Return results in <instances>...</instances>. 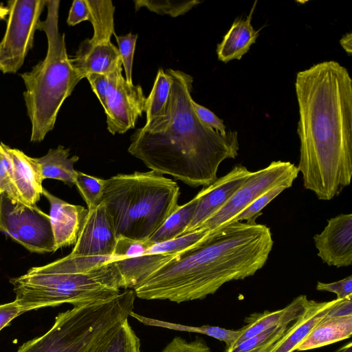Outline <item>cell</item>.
I'll return each mask as SVG.
<instances>
[{"instance_id": "6da1fadb", "label": "cell", "mask_w": 352, "mask_h": 352, "mask_svg": "<svg viewBox=\"0 0 352 352\" xmlns=\"http://www.w3.org/2000/svg\"><path fill=\"white\" fill-rule=\"evenodd\" d=\"M299 109L297 166L305 189L329 201L352 176V80L334 60L299 72L295 82Z\"/></svg>"}, {"instance_id": "7a4b0ae2", "label": "cell", "mask_w": 352, "mask_h": 352, "mask_svg": "<svg viewBox=\"0 0 352 352\" xmlns=\"http://www.w3.org/2000/svg\"><path fill=\"white\" fill-rule=\"evenodd\" d=\"M171 78L164 113L137 129L129 153L160 175H168L192 187L215 182L221 163L238 155L236 131L222 134L198 118L192 104V77L168 69Z\"/></svg>"}, {"instance_id": "3957f363", "label": "cell", "mask_w": 352, "mask_h": 352, "mask_svg": "<svg viewBox=\"0 0 352 352\" xmlns=\"http://www.w3.org/2000/svg\"><path fill=\"white\" fill-rule=\"evenodd\" d=\"M265 225L236 221L210 232L201 244L155 272L133 290L144 300L177 303L205 298L232 280L252 276L273 246Z\"/></svg>"}, {"instance_id": "277c9868", "label": "cell", "mask_w": 352, "mask_h": 352, "mask_svg": "<svg viewBox=\"0 0 352 352\" xmlns=\"http://www.w3.org/2000/svg\"><path fill=\"white\" fill-rule=\"evenodd\" d=\"M177 184L153 170L104 179L101 198L116 235L147 241L177 208Z\"/></svg>"}, {"instance_id": "5b68a950", "label": "cell", "mask_w": 352, "mask_h": 352, "mask_svg": "<svg viewBox=\"0 0 352 352\" xmlns=\"http://www.w3.org/2000/svg\"><path fill=\"white\" fill-rule=\"evenodd\" d=\"M60 1H47V16L38 30L47 40L44 59L21 76L25 86L23 98L32 125L30 141L41 142L54 126L59 110L82 78L69 58L65 34L58 29Z\"/></svg>"}, {"instance_id": "8992f818", "label": "cell", "mask_w": 352, "mask_h": 352, "mask_svg": "<svg viewBox=\"0 0 352 352\" xmlns=\"http://www.w3.org/2000/svg\"><path fill=\"white\" fill-rule=\"evenodd\" d=\"M15 301L28 311L69 303L74 307L102 302L121 293L113 261L85 272L33 267L11 278Z\"/></svg>"}, {"instance_id": "52a82bcc", "label": "cell", "mask_w": 352, "mask_h": 352, "mask_svg": "<svg viewBox=\"0 0 352 352\" xmlns=\"http://www.w3.org/2000/svg\"><path fill=\"white\" fill-rule=\"evenodd\" d=\"M135 297L134 290L127 289L109 300L60 313L47 333L24 343L16 352H85L106 332L128 320Z\"/></svg>"}, {"instance_id": "ba28073f", "label": "cell", "mask_w": 352, "mask_h": 352, "mask_svg": "<svg viewBox=\"0 0 352 352\" xmlns=\"http://www.w3.org/2000/svg\"><path fill=\"white\" fill-rule=\"evenodd\" d=\"M47 0H12L5 34L0 42V66L3 74H14L23 65L33 47L41 14Z\"/></svg>"}, {"instance_id": "9c48e42d", "label": "cell", "mask_w": 352, "mask_h": 352, "mask_svg": "<svg viewBox=\"0 0 352 352\" xmlns=\"http://www.w3.org/2000/svg\"><path fill=\"white\" fill-rule=\"evenodd\" d=\"M0 231L30 252H55L50 216L36 205L13 202L0 194Z\"/></svg>"}, {"instance_id": "30bf717a", "label": "cell", "mask_w": 352, "mask_h": 352, "mask_svg": "<svg viewBox=\"0 0 352 352\" xmlns=\"http://www.w3.org/2000/svg\"><path fill=\"white\" fill-rule=\"evenodd\" d=\"M298 173L294 164L283 161H273L267 167L252 172L230 200L198 229L212 232L231 223L248 205L271 188L291 187Z\"/></svg>"}, {"instance_id": "8fae6325", "label": "cell", "mask_w": 352, "mask_h": 352, "mask_svg": "<svg viewBox=\"0 0 352 352\" xmlns=\"http://www.w3.org/2000/svg\"><path fill=\"white\" fill-rule=\"evenodd\" d=\"M145 100L142 87L127 82L122 76L103 107L109 132L122 134L135 128L144 111Z\"/></svg>"}, {"instance_id": "7c38bea8", "label": "cell", "mask_w": 352, "mask_h": 352, "mask_svg": "<svg viewBox=\"0 0 352 352\" xmlns=\"http://www.w3.org/2000/svg\"><path fill=\"white\" fill-rule=\"evenodd\" d=\"M117 236L102 203L88 210V214L69 254L76 256H113Z\"/></svg>"}, {"instance_id": "4fadbf2b", "label": "cell", "mask_w": 352, "mask_h": 352, "mask_svg": "<svg viewBox=\"0 0 352 352\" xmlns=\"http://www.w3.org/2000/svg\"><path fill=\"white\" fill-rule=\"evenodd\" d=\"M252 173L246 167L236 165L226 175L218 178L210 186L204 187L196 195L198 201L195 213L184 234L197 230L208 218L219 211Z\"/></svg>"}, {"instance_id": "5bb4252c", "label": "cell", "mask_w": 352, "mask_h": 352, "mask_svg": "<svg viewBox=\"0 0 352 352\" xmlns=\"http://www.w3.org/2000/svg\"><path fill=\"white\" fill-rule=\"evenodd\" d=\"M318 256L336 267L352 264V214H340L328 220L324 230L314 236Z\"/></svg>"}, {"instance_id": "9a60e30c", "label": "cell", "mask_w": 352, "mask_h": 352, "mask_svg": "<svg viewBox=\"0 0 352 352\" xmlns=\"http://www.w3.org/2000/svg\"><path fill=\"white\" fill-rule=\"evenodd\" d=\"M70 61L82 79L89 74H107L122 65L118 49L111 39L94 36L80 43Z\"/></svg>"}, {"instance_id": "2e32d148", "label": "cell", "mask_w": 352, "mask_h": 352, "mask_svg": "<svg viewBox=\"0 0 352 352\" xmlns=\"http://www.w3.org/2000/svg\"><path fill=\"white\" fill-rule=\"evenodd\" d=\"M42 195L50 205L49 216L55 251L63 247L74 245L88 214V209L82 206L69 204L44 188Z\"/></svg>"}, {"instance_id": "e0dca14e", "label": "cell", "mask_w": 352, "mask_h": 352, "mask_svg": "<svg viewBox=\"0 0 352 352\" xmlns=\"http://www.w3.org/2000/svg\"><path fill=\"white\" fill-rule=\"evenodd\" d=\"M2 145L10 159L14 183L22 202L28 206L36 205L43 188L39 165L34 157L3 143Z\"/></svg>"}, {"instance_id": "ac0fdd59", "label": "cell", "mask_w": 352, "mask_h": 352, "mask_svg": "<svg viewBox=\"0 0 352 352\" xmlns=\"http://www.w3.org/2000/svg\"><path fill=\"white\" fill-rule=\"evenodd\" d=\"M309 302L305 295H300L281 309L251 314L245 319L246 325L241 329L239 336L228 349L266 329L279 325H288L291 322L296 321L305 311Z\"/></svg>"}, {"instance_id": "d6986e66", "label": "cell", "mask_w": 352, "mask_h": 352, "mask_svg": "<svg viewBox=\"0 0 352 352\" xmlns=\"http://www.w3.org/2000/svg\"><path fill=\"white\" fill-rule=\"evenodd\" d=\"M338 299L326 302L310 300L302 314L289 327L268 352H294L314 327L327 315Z\"/></svg>"}, {"instance_id": "ffe728a7", "label": "cell", "mask_w": 352, "mask_h": 352, "mask_svg": "<svg viewBox=\"0 0 352 352\" xmlns=\"http://www.w3.org/2000/svg\"><path fill=\"white\" fill-rule=\"evenodd\" d=\"M256 3V1L254 2L245 19H235L222 41L217 45L218 59L223 63H226L234 59L240 60L255 43L259 30L254 29L251 25V20Z\"/></svg>"}, {"instance_id": "44dd1931", "label": "cell", "mask_w": 352, "mask_h": 352, "mask_svg": "<svg viewBox=\"0 0 352 352\" xmlns=\"http://www.w3.org/2000/svg\"><path fill=\"white\" fill-rule=\"evenodd\" d=\"M178 254H151L113 261L122 280V288L133 289Z\"/></svg>"}, {"instance_id": "7402d4cb", "label": "cell", "mask_w": 352, "mask_h": 352, "mask_svg": "<svg viewBox=\"0 0 352 352\" xmlns=\"http://www.w3.org/2000/svg\"><path fill=\"white\" fill-rule=\"evenodd\" d=\"M352 334V316L327 317L314 327L298 346L302 351L320 348L349 338Z\"/></svg>"}, {"instance_id": "603a6c76", "label": "cell", "mask_w": 352, "mask_h": 352, "mask_svg": "<svg viewBox=\"0 0 352 352\" xmlns=\"http://www.w3.org/2000/svg\"><path fill=\"white\" fill-rule=\"evenodd\" d=\"M69 148L62 145L51 148L41 157H34L40 167L43 180L53 179L63 182L72 187L75 185L77 170L74 164L79 160L78 156L69 157Z\"/></svg>"}, {"instance_id": "cb8c5ba5", "label": "cell", "mask_w": 352, "mask_h": 352, "mask_svg": "<svg viewBox=\"0 0 352 352\" xmlns=\"http://www.w3.org/2000/svg\"><path fill=\"white\" fill-rule=\"evenodd\" d=\"M85 352H140V340L126 320L103 334Z\"/></svg>"}, {"instance_id": "d4e9b609", "label": "cell", "mask_w": 352, "mask_h": 352, "mask_svg": "<svg viewBox=\"0 0 352 352\" xmlns=\"http://www.w3.org/2000/svg\"><path fill=\"white\" fill-rule=\"evenodd\" d=\"M197 201L195 196L185 204L178 206L148 240L154 245L182 235L193 217Z\"/></svg>"}, {"instance_id": "484cf974", "label": "cell", "mask_w": 352, "mask_h": 352, "mask_svg": "<svg viewBox=\"0 0 352 352\" xmlns=\"http://www.w3.org/2000/svg\"><path fill=\"white\" fill-rule=\"evenodd\" d=\"M130 316L134 318L142 324L148 326L162 327L179 331H187L204 334L216 338L220 341L224 342L227 348L230 346L234 343L239 335V330L227 329L219 327L209 325H204L201 327L188 326L143 316L134 313L133 311L131 312Z\"/></svg>"}, {"instance_id": "4316f807", "label": "cell", "mask_w": 352, "mask_h": 352, "mask_svg": "<svg viewBox=\"0 0 352 352\" xmlns=\"http://www.w3.org/2000/svg\"><path fill=\"white\" fill-rule=\"evenodd\" d=\"M170 87V76L162 68H159L153 88L145 100L144 112L146 116V122L164 113L168 100Z\"/></svg>"}, {"instance_id": "83f0119b", "label": "cell", "mask_w": 352, "mask_h": 352, "mask_svg": "<svg viewBox=\"0 0 352 352\" xmlns=\"http://www.w3.org/2000/svg\"><path fill=\"white\" fill-rule=\"evenodd\" d=\"M210 231L198 229L184 234L177 238L150 247L145 254H182L201 244L210 234Z\"/></svg>"}, {"instance_id": "f1b7e54d", "label": "cell", "mask_w": 352, "mask_h": 352, "mask_svg": "<svg viewBox=\"0 0 352 352\" xmlns=\"http://www.w3.org/2000/svg\"><path fill=\"white\" fill-rule=\"evenodd\" d=\"M135 10L146 8L159 14H168L172 17L183 15L200 3L197 0H135Z\"/></svg>"}, {"instance_id": "f546056e", "label": "cell", "mask_w": 352, "mask_h": 352, "mask_svg": "<svg viewBox=\"0 0 352 352\" xmlns=\"http://www.w3.org/2000/svg\"><path fill=\"white\" fill-rule=\"evenodd\" d=\"M122 65L107 74H89L86 76L91 89L102 107L108 98L116 89L122 75Z\"/></svg>"}, {"instance_id": "4dcf8cb0", "label": "cell", "mask_w": 352, "mask_h": 352, "mask_svg": "<svg viewBox=\"0 0 352 352\" xmlns=\"http://www.w3.org/2000/svg\"><path fill=\"white\" fill-rule=\"evenodd\" d=\"M104 181L103 179L77 171L75 185L86 202L88 210L93 209L101 204Z\"/></svg>"}, {"instance_id": "1f68e13d", "label": "cell", "mask_w": 352, "mask_h": 352, "mask_svg": "<svg viewBox=\"0 0 352 352\" xmlns=\"http://www.w3.org/2000/svg\"><path fill=\"white\" fill-rule=\"evenodd\" d=\"M285 189V186H278L267 190L243 210L231 223L245 221L249 224L256 223V219L261 214L263 208Z\"/></svg>"}, {"instance_id": "d6a6232c", "label": "cell", "mask_w": 352, "mask_h": 352, "mask_svg": "<svg viewBox=\"0 0 352 352\" xmlns=\"http://www.w3.org/2000/svg\"><path fill=\"white\" fill-rule=\"evenodd\" d=\"M1 193L6 194L13 202H22L14 183L11 161L2 145V142H0V194Z\"/></svg>"}, {"instance_id": "836d02e7", "label": "cell", "mask_w": 352, "mask_h": 352, "mask_svg": "<svg viewBox=\"0 0 352 352\" xmlns=\"http://www.w3.org/2000/svg\"><path fill=\"white\" fill-rule=\"evenodd\" d=\"M153 245L149 241H140L123 236L117 238L113 257L116 260L140 256Z\"/></svg>"}, {"instance_id": "e575fe53", "label": "cell", "mask_w": 352, "mask_h": 352, "mask_svg": "<svg viewBox=\"0 0 352 352\" xmlns=\"http://www.w3.org/2000/svg\"><path fill=\"white\" fill-rule=\"evenodd\" d=\"M118 44V51L125 73V80L133 83L132 67L138 34L131 32L124 36H115Z\"/></svg>"}, {"instance_id": "d590c367", "label": "cell", "mask_w": 352, "mask_h": 352, "mask_svg": "<svg viewBox=\"0 0 352 352\" xmlns=\"http://www.w3.org/2000/svg\"><path fill=\"white\" fill-rule=\"evenodd\" d=\"M288 328V325L284 324L266 329L225 352H248L263 345L276 336L285 333Z\"/></svg>"}, {"instance_id": "8d00e7d4", "label": "cell", "mask_w": 352, "mask_h": 352, "mask_svg": "<svg viewBox=\"0 0 352 352\" xmlns=\"http://www.w3.org/2000/svg\"><path fill=\"white\" fill-rule=\"evenodd\" d=\"M162 352H211L209 346L201 338L191 342L180 338H174Z\"/></svg>"}, {"instance_id": "74e56055", "label": "cell", "mask_w": 352, "mask_h": 352, "mask_svg": "<svg viewBox=\"0 0 352 352\" xmlns=\"http://www.w3.org/2000/svg\"><path fill=\"white\" fill-rule=\"evenodd\" d=\"M316 289L335 293L338 300L352 296V276H349L340 280L324 283L318 282Z\"/></svg>"}, {"instance_id": "f35d334b", "label": "cell", "mask_w": 352, "mask_h": 352, "mask_svg": "<svg viewBox=\"0 0 352 352\" xmlns=\"http://www.w3.org/2000/svg\"><path fill=\"white\" fill-rule=\"evenodd\" d=\"M192 104L198 118L204 124L222 134L227 133L228 131L223 120L218 118L210 109L197 103L193 100Z\"/></svg>"}, {"instance_id": "ab89813d", "label": "cell", "mask_w": 352, "mask_h": 352, "mask_svg": "<svg viewBox=\"0 0 352 352\" xmlns=\"http://www.w3.org/2000/svg\"><path fill=\"white\" fill-rule=\"evenodd\" d=\"M89 18L90 12L87 0H74L69 12L67 24L74 26L82 21H89Z\"/></svg>"}, {"instance_id": "60d3db41", "label": "cell", "mask_w": 352, "mask_h": 352, "mask_svg": "<svg viewBox=\"0 0 352 352\" xmlns=\"http://www.w3.org/2000/svg\"><path fill=\"white\" fill-rule=\"evenodd\" d=\"M28 311L15 300L0 305V331L18 316Z\"/></svg>"}, {"instance_id": "b9f144b4", "label": "cell", "mask_w": 352, "mask_h": 352, "mask_svg": "<svg viewBox=\"0 0 352 352\" xmlns=\"http://www.w3.org/2000/svg\"><path fill=\"white\" fill-rule=\"evenodd\" d=\"M352 296L338 300L327 314V317L352 316Z\"/></svg>"}, {"instance_id": "7bdbcfd3", "label": "cell", "mask_w": 352, "mask_h": 352, "mask_svg": "<svg viewBox=\"0 0 352 352\" xmlns=\"http://www.w3.org/2000/svg\"><path fill=\"white\" fill-rule=\"evenodd\" d=\"M286 332V331H285ZM281 333V334H279V335H277L275 337H274L272 339H271L270 340H269L267 342H266L265 344H264L263 345L259 346V347H257L254 349H252L251 351H249L248 352H268L269 350L272 347V346L274 345V344L280 338H281L284 333Z\"/></svg>"}, {"instance_id": "ee69618b", "label": "cell", "mask_w": 352, "mask_h": 352, "mask_svg": "<svg viewBox=\"0 0 352 352\" xmlns=\"http://www.w3.org/2000/svg\"><path fill=\"white\" fill-rule=\"evenodd\" d=\"M340 45L349 55L351 54L352 36L351 33L344 35L340 41Z\"/></svg>"}, {"instance_id": "f6af8a7d", "label": "cell", "mask_w": 352, "mask_h": 352, "mask_svg": "<svg viewBox=\"0 0 352 352\" xmlns=\"http://www.w3.org/2000/svg\"><path fill=\"white\" fill-rule=\"evenodd\" d=\"M9 10L7 6L0 5V20L4 19L8 15Z\"/></svg>"}, {"instance_id": "bcb514c9", "label": "cell", "mask_w": 352, "mask_h": 352, "mask_svg": "<svg viewBox=\"0 0 352 352\" xmlns=\"http://www.w3.org/2000/svg\"><path fill=\"white\" fill-rule=\"evenodd\" d=\"M336 352H352V343L350 342L342 347L340 348Z\"/></svg>"}, {"instance_id": "7dc6e473", "label": "cell", "mask_w": 352, "mask_h": 352, "mask_svg": "<svg viewBox=\"0 0 352 352\" xmlns=\"http://www.w3.org/2000/svg\"><path fill=\"white\" fill-rule=\"evenodd\" d=\"M0 71H1V66H0Z\"/></svg>"}]
</instances>
